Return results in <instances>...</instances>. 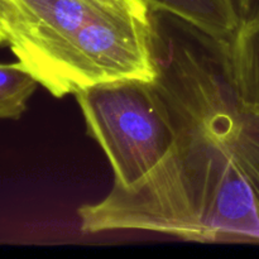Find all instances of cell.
I'll return each instance as SVG.
<instances>
[{
    "label": "cell",
    "mask_w": 259,
    "mask_h": 259,
    "mask_svg": "<svg viewBox=\"0 0 259 259\" xmlns=\"http://www.w3.org/2000/svg\"><path fill=\"white\" fill-rule=\"evenodd\" d=\"M86 132L113 168L114 185L131 187L172 151L177 133L154 81L123 78L76 94Z\"/></svg>",
    "instance_id": "2"
},
{
    "label": "cell",
    "mask_w": 259,
    "mask_h": 259,
    "mask_svg": "<svg viewBox=\"0 0 259 259\" xmlns=\"http://www.w3.org/2000/svg\"><path fill=\"white\" fill-rule=\"evenodd\" d=\"M37 85L34 76L19 61L0 62V119H19Z\"/></svg>",
    "instance_id": "6"
},
{
    "label": "cell",
    "mask_w": 259,
    "mask_h": 259,
    "mask_svg": "<svg viewBox=\"0 0 259 259\" xmlns=\"http://www.w3.org/2000/svg\"><path fill=\"white\" fill-rule=\"evenodd\" d=\"M156 83L177 138L138 184L78 207L80 230L197 243H259V115L240 100L229 39L152 12Z\"/></svg>",
    "instance_id": "1"
},
{
    "label": "cell",
    "mask_w": 259,
    "mask_h": 259,
    "mask_svg": "<svg viewBox=\"0 0 259 259\" xmlns=\"http://www.w3.org/2000/svg\"><path fill=\"white\" fill-rule=\"evenodd\" d=\"M13 17L14 4L12 0H0V46L9 43Z\"/></svg>",
    "instance_id": "8"
},
{
    "label": "cell",
    "mask_w": 259,
    "mask_h": 259,
    "mask_svg": "<svg viewBox=\"0 0 259 259\" xmlns=\"http://www.w3.org/2000/svg\"><path fill=\"white\" fill-rule=\"evenodd\" d=\"M239 28L247 27L259 20V0H233Z\"/></svg>",
    "instance_id": "7"
},
{
    "label": "cell",
    "mask_w": 259,
    "mask_h": 259,
    "mask_svg": "<svg viewBox=\"0 0 259 259\" xmlns=\"http://www.w3.org/2000/svg\"><path fill=\"white\" fill-rule=\"evenodd\" d=\"M94 2L113 8H119V9L129 10L134 14L143 15V17H148L152 13V9L144 0H94Z\"/></svg>",
    "instance_id": "9"
},
{
    "label": "cell",
    "mask_w": 259,
    "mask_h": 259,
    "mask_svg": "<svg viewBox=\"0 0 259 259\" xmlns=\"http://www.w3.org/2000/svg\"><path fill=\"white\" fill-rule=\"evenodd\" d=\"M229 52L240 100L259 115V20L238 28L229 39Z\"/></svg>",
    "instance_id": "5"
},
{
    "label": "cell",
    "mask_w": 259,
    "mask_h": 259,
    "mask_svg": "<svg viewBox=\"0 0 259 259\" xmlns=\"http://www.w3.org/2000/svg\"><path fill=\"white\" fill-rule=\"evenodd\" d=\"M27 70L57 99L109 81H154L152 13L106 8Z\"/></svg>",
    "instance_id": "3"
},
{
    "label": "cell",
    "mask_w": 259,
    "mask_h": 259,
    "mask_svg": "<svg viewBox=\"0 0 259 259\" xmlns=\"http://www.w3.org/2000/svg\"><path fill=\"white\" fill-rule=\"evenodd\" d=\"M153 12L171 14L201 32L230 39L239 28L233 0H144Z\"/></svg>",
    "instance_id": "4"
}]
</instances>
